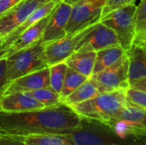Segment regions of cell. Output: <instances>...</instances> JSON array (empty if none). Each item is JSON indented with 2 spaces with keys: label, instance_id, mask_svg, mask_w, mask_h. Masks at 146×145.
<instances>
[{
  "label": "cell",
  "instance_id": "cell-1",
  "mask_svg": "<svg viewBox=\"0 0 146 145\" xmlns=\"http://www.w3.org/2000/svg\"><path fill=\"white\" fill-rule=\"evenodd\" d=\"M81 117L68 105L61 103L31 111L9 113L0 110V130L3 133L31 135H66L76 129Z\"/></svg>",
  "mask_w": 146,
  "mask_h": 145
},
{
  "label": "cell",
  "instance_id": "cell-2",
  "mask_svg": "<svg viewBox=\"0 0 146 145\" xmlns=\"http://www.w3.org/2000/svg\"><path fill=\"white\" fill-rule=\"evenodd\" d=\"M127 90L102 93L92 99L71 107L81 118L107 124L128 105Z\"/></svg>",
  "mask_w": 146,
  "mask_h": 145
},
{
  "label": "cell",
  "instance_id": "cell-3",
  "mask_svg": "<svg viewBox=\"0 0 146 145\" xmlns=\"http://www.w3.org/2000/svg\"><path fill=\"white\" fill-rule=\"evenodd\" d=\"M66 136L75 145H144L133 136L119 137L107 125L86 118Z\"/></svg>",
  "mask_w": 146,
  "mask_h": 145
},
{
  "label": "cell",
  "instance_id": "cell-4",
  "mask_svg": "<svg viewBox=\"0 0 146 145\" xmlns=\"http://www.w3.org/2000/svg\"><path fill=\"white\" fill-rule=\"evenodd\" d=\"M45 44L38 41L6 56V79L12 80L48 68L44 57Z\"/></svg>",
  "mask_w": 146,
  "mask_h": 145
},
{
  "label": "cell",
  "instance_id": "cell-5",
  "mask_svg": "<svg viewBox=\"0 0 146 145\" xmlns=\"http://www.w3.org/2000/svg\"><path fill=\"white\" fill-rule=\"evenodd\" d=\"M135 3L128 4L115 9L102 16L99 21L113 29L119 39L120 45L126 50H129L134 43L135 31Z\"/></svg>",
  "mask_w": 146,
  "mask_h": 145
},
{
  "label": "cell",
  "instance_id": "cell-6",
  "mask_svg": "<svg viewBox=\"0 0 146 145\" xmlns=\"http://www.w3.org/2000/svg\"><path fill=\"white\" fill-rule=\"evenodd\" d=\"M107 0H82L72 6L67 34L81 31L99 21Z\"/></svg>",
  "mask_w": 146,
  "mask_h": 145
},
{
  "label": "cell",
  "instance_id": "cell-7",
  "mask_svg": "<svg viewBox=\"0 0 146 145\" xmlns=\"http://www.w3.org/2000/svg\"><path fill=\"white\" fill-rule=\"evenodd\" d=\"M129 60L126 53L114 65L91 77L94 79L102 93L110 92L116 90H127L130 87L128 77Z\"/></svg>",
  "mask_w": 146,
  "mask_h": 145
},
{
  "label": "cell",
  "instance_id": "cell-8",
  "mask_svg": "<svg viewBox=\"0 0 146 145\" xmlns=\"http://www.w3.org/2000/svg\"><path fill=\"white\" fill-rule=\"evenodd\" d=\"M96 23L81 31L72 34H67L57 40L45 44L44 57L48 66L64 62L69 56L75 52L76 47L80 41L86 34L93 29Z\"/></svg>",
  "mask_w": 146,
  "mask_h": 145
},
{
  "label": "cell",
  "instance_id": "cell-9",
  "mask_svg": "<svg viewBox=\"0 0 146 145\" xmlns=\"http://www.w3.org/2000/svg\"><path fill=\"white\" fill-rule=\"evenodd\" d=\"M50 0H22L0 16V36L3 38L23 23L38 8Z\"/></svg>",
  "mask_w": 146,
  "mask_h": 145
},
{
  "label": "cell",
  "instance_id": "cell-10",
  "mask_svg": "<svg viewBox=\"0 0 146 145\" xmlns=\"http://www.w3.org/2000/svg\"><path fill=\"white\" fill-rule=\"evenodd\" d=\"M120 45L115 32L106 25L98 21L93 29L86 34L78 44L75 51H98L109 47Z\"/></svg>",
  "mask_w": 146,
  "mask_h": 145
},
{
  "label": "cell",
  "instance_id": "cell-11",
  "mask_svg": "<svg viewBox=\"0 0 146 145\" xmlns=\"http://www.w3.org/2000/svg\"><path fill=\"white\" fill-rule=\"evenodd\" d=\"M72 5L62 1L56 3L44 28L40 42L48 44L67 35V26L70 18Z\"/></svg>",
  "mask_w": 146,
  "mask_h": 145
},
{
  "label": "cell",
  "instance_id": "cell-12",
  "mask_svg": "<svg viewBox=\"0 0 146 145\" xmlns=\"http://www.w3.org/2000/svg\"><path fill=\"white\" fill-rule=\"evenodd\" d=\"M45 87H50L49 67L12 80L7 85L3 95L13 92H29Z\"/></svg>",
  "mask_w": 146,
  "mask_h": 145
},
{
  "label": "cell",
  "instance_id": "cell-13",
  "mask_svg": "<svg viewBox=\"0 0 146 145\" xmlns=\"http://www.w3.org/2000/svg\"><path fill=\"white\" fill-rule=\"evenodd\" d=\"M45 108L27 92H13L5 94L0 100V110L19 113Z\"/></svg>",
  "mask_w": 146,
  "mask_h": 145
},
{
  "label": "cell",
  "instance_id": "cell-14",
  "mask_svg": "<svg viewBox=\"0 0 146 145\" xmlns=\"http://www.w3.org/2000/svg\"><path fill=\"white\" fill-rule=\"evenodd\" d=\"M56 3H56L54 1H49L46 3H44V5H42L39 8H38L36 10H34L27 18V20L23 23H21L18 27H16L9 34H8L6 37H4L3 38V43L6 46L9 47L19 38V36L26 29H27L28 27H30L31 26L34 25L35 23H37L38 21H39L43 18H44L47 15H49L52 12V10L54 9V8L56 5Z\"/></svg>",
  "mask_w": 146,
  "mask_h": 145
},
{
  "label": "cell",
  "instance_id": "cell-15",
  "mask_svg": "<svg viewBox=\"0 0 146 145\" xmlns=\"http://www.w3.org/2000/svg\"><path fill=\"white\" fill-rule=\"evenodd\" d=\"M51 13L47 15L46 17L43 18L34 25L31 26L27 29H26L20 36L19 38L9 47V55L23 49L25 47H27L29 45H32L38 41H40L43 32L44 31V28L50 20Z\"/></svg>",
  "mask_w": 146,
  "mask_h": 145
},
{
  "label": "cell",
  "instance_id": "cell-16",
  "mask_svg": "<svg viewBox=\"0 0 146 145\" xmlns=\"http://www.w3.org/2000/svg\"><path fill=\"white\" fill-rule=\"evenodd\" d=\"M97 52L92 50L75 51L64 62L68 68L90 78L95 66Z\"/></svg>",
  "mask_w": 146,
  "mask_h": 145
},
{
  "label": "cell",
  "instance_id": "cell-17",
  "mask_svg": "<svg viewBox=\"0 0 146 145\" xmlns=\"http://www.w3.org/2000/svg\"><path fill=\"white\" fill-rule=\"evenodd\" d=\"M129 60V83L135 79L146 77V49L133 44L127 51Z\"/></svg>",
  "mask_w": 146,
  "mask_h": 145
},
{
  "label": "cell",
  "instance_id": "cell-18",
  "mask_svg": "<svg viewBox=\"0 0 146 145\" xmlns=\"http://www.w3.org/2000/svg\"><path fill=\"white\" fill-rule=\"evenodd\" d=\"M100 94H102V91L98 82L90 77L81 85H80L76 90H74L71 94L64 98L62 103L70 107H73L80 103L92 99Z\"/></svg>",
  "mask_w": 146,
  "mask_h": 145
},
{
  "label": "cell",
  "instance_id": "cell-19",
  "mask_svg": "<svg viewBox=\"0 0 146 145\" xmlns=\"http://www.w3.org/2000/svg\"><path fill=\"white\" fill-rule=\"evenodd\" d=\"M112 120L123 121L128 128L130 136L133 129H146V110L134 106L130 103L115 118Z\"/></svg>",
  "mask_w": 146,
  "mask_h": 145
},
{
  "label": "cell",
  "instance_id": "cell-20",
  "mask_svg": "<svg viewBox=\"0 0 146 145\" xmlns=\"http://www.w3.org/2000/svg\"><path fill=\"white\" fill-rule=\"evenodd\" d=\"M126 53V50L121 46H112L97 51V57L92 74L98 73L114 65Z\"/></svg>",
  "mask_w": 146,
  "mask_h": 145
},
{
  "label": "cell",
  "instance_id": "cell-21",
  "mask_svg": "<svg viewBox=\"0 0 146 145\" xmlns=\"http://www.w3.org/2000/svg\"><path fill=\"white\" fill-rule=\"evenodd\" d=\"M25 145H75L66 135L43 134L25 137Z\"/></svg>",
  "mask_w": 146,
  "mask_h": 145
},
{
  "label": "cell",
  "instance_id": "cell-22",
  "mask_svg": "<svg viewBox=\"0 0 146 145\" xmlns=\"http://www.w3.org/2000/svg\"><path fill=\"white\" fill-rule=\"evenodd\" d=\"M87 79L88 77L74 71V69L68 68L63 85L62 88V91L60 92L61 100L62 103V100L66 98L69 94H71L74 90H76L80 85H81Z\"/></svg>",
  "mask_w": 146,
  "mask_h": 145
},
{
  "label": "cell",
  "instance_id": "cell-23",
  "mask_svg": "<svg viewBox=\"0 0 146 145\" xmlns=\"http://www.w3.org/2000/svg\"><path fill=\"white\" fill-rule=\"evenodd\" d=\"M44 107L57 106L62 103L60 94L54 91L51 87H45L27 92Z\"/></svg>",
  "mask_w": 146,
  "mask_h": 145
},
{
  "label": "cell",
  "instance_id": "cell-24",
  "mask_svg": "<svg viewBox=\"0 0 146 145\" xmlns=\"http://www.w3.org/2000/svg\"><path fill=\"white\" fill-rule=\"evenodd\" d=\"M68 68V67L65 62H62L49 66L50 87L59 94L63 85V82H64Z\"/></svg>",
  "mask_w": 146,
  "mask_h": 145
},
{
  "label": "cell",
  "instance_id": "cell-25",
  "mask_svg": "<svg viewBox=\"0 0 146 145\" xmlns=\"http://www.w3.org/2000/svg\"><path fill=\"white\" fill-rule=\"evenodd\" d=\"M135 31L136 37L146 34V0H141L135 12Z\"/></svg>",
  "mask_w": 146,
  "mask_h": 145
},
{
  "label": "cell",
  "instance_id": "cell-26",
  "mask_svg": "<svg viewBox=\"0 0 146 145\" xmlns=\"http://www.w3.org/2000/svg\"><path fill=\"white\" fill-rule=\"evenodd\" d=\"M127 97L131 104L146 110V92L129 87L127 90Z\"/></svg>",
  "mask_w": 146,
  "mask_h": 145
},
{
  "label": "cell",
  "instance_id": "cell-27",
  "mask_svg": "<svg viewBox=\"0 0 146 145\" xmlns=\"http://www.w3.org/2000/svg\"><path fill=\"white\" fill-rule=\"evenodd\" d=\"M136 0H107L106 4L103 9L102 16L107 15L110 12H112L115 9H121L122 7H125L128 4L135 3Z\"/></svg>",
  "mask_w": 146,
  "mask_h": 145
},
{
  "label": "cell",
  "instance_id": "cell-28",
  "mask_svg": "<svg viewBox=\"0 0 146 145\" xmlns=\"http://www.w3.org/2000/svg\"><path fill=\"white\" fill-rule=\"evenodd\" d=\"M24 137L7 133L0 134V145H25Z\"/></svg>",
  "mask_w": 146,
  "mask_h": 145
},
{
  "label": "cell",
  "instance_id": "cell-29",
  "mask_svg": "<svg viewBox=\"0 0 146 145\" xmlns=\"http://www.w3.org/2000/svg\"><path fill=\"white\" fill-rule=\"evenodd\" d=\"M6 79V57L0 59V100L4 94L5 88L7 86Z\"/></svg>",
  "mask_w": 146,
  "mask_h": 145
},
{
  "label": "cell",
  "instance_id": "cell-30",
  "mask_svg": "<svg viewBox=\"0 0 146 145\" xmlns=\"http://www.w3.org/2000/svg\"><path fill=\"white\" fill-rule=\"evenodd\" d=\"M22 0H0V16L14 8Z\"/></svg>",
  "mask_w": 146,
  "mask_h": 145
},
{
  "label": "cell",
  "instance_id": "cell-31",
  "mask_svg": "<svg viewBox=\"0 0 146 145\" xmlns=\"http://www.w3.org/2000/svg\"><path fill=\"white\" fill-rule=\"evenodd\" d=\"M131 136H133L137 140L141 142L144 145H146V129H133L131 132Z\"/></svg>",
  "mask_w": 146,
  "mask_h": 145
},
{
  "label": "cell",
  "instance_id": "cell-32",
  "mask_svg": "<svg viewBox=\"0 0 146 145\" xmlns=\"http://www.w3.org/2000/svg\"><path fill=\"white\" fill-rule=\"evenodd\" d=\"M130 87L134 88V89H138V90H140V91H143L146 92V77L131 81L130 82Z\"/></svg>",
  "mask_w": 146,
  "mask_h": 145
},
{
  "label": "cell",
  "instance_id": "cell-33",
  "mask_svg": "<svg viewBox=\"0 0 146 145\" xmlns=\"http://www.w3.org/2000/svg\"><path fill=\"white\" fill-rule=\"evenodd\" d=\"M9 54V47L6 46L3 43V40L0 41V59L6 57Z\"/></svg>",
  "mask_w": 146,
  "mask_h": 145
},
{
  "label": "cell",
  "instance_id": "cell-34",
  "mask_svg": "<svg viewBox=\"0 0 146 145\" xmlns=\"http://www.w3.org/2000/svg\"><path fill=\"white\" fill-rule=\"evenodd\" d=\"M133 44H139L142 47H144L145 49H146V34L145 35H143L141 37H138V38H135L134 39V43Z\"/></svg>",
  "mask_w": 146,
  "mask_h": 145
},
{
  "label": "cell",
  "instance_id": "cell-35",
  "mask_svg": "<svg viewBox=\"0 0 146 145\" xmlns=\"http://www.w3.org/2000/svg\"><path fill=\"white\" fill-rule=\"evenodd\" d=\"M60 1H62L64 3H66L68 4H70V5L73 6L74 4H75V3H79V2H80L82 0H60Z\"/></svg>",
  "mask_w": 146,
  "mask_h": 145
},
{
  "label": "cell",
  "instance_id": "cell-36",
  "mask_svg": "<svg viewBox=\"0 0 146 145\" xmlns=\"http://www.w3.org/2000/svg\"><path fill=\"white\" fill-rule=\"evenodd\" d=\"M50 1H54V2H56V3H58V2H60V0H50Z\"/></svg>",
  "mask_w": 146,
  "mask_h": 145
},
{
  "label": "cell",
  "instance_id": "cell-37",
  "mask_svg": "<svg viewBox=\"0 0 146 145\" xmlns=\"http://www.w3.org/2000/svg\"><path fill=\"white\" fill-rule=\"evenodd\" d=\"M1 40H3V38H2V37L0 36V41H1Z\"/></svg>",
  "mask_w": 146,
  "mask_h": 145
},
{
  "label": "cell",
  "instance_id": "cell-38",
  "mask_svg": "<svg viewBox=\"0 0 146 145\" xmlns=\"http://www.w3.org/2000/svg\"><path fill=\"white\" fill-rule=\"evenodd\" d=\"M1 133H3V132H2V131L0 130V134H1Z\"/></svg>",
  "mask_w": 146,
  "mask_h": 145
}]
</instances>
